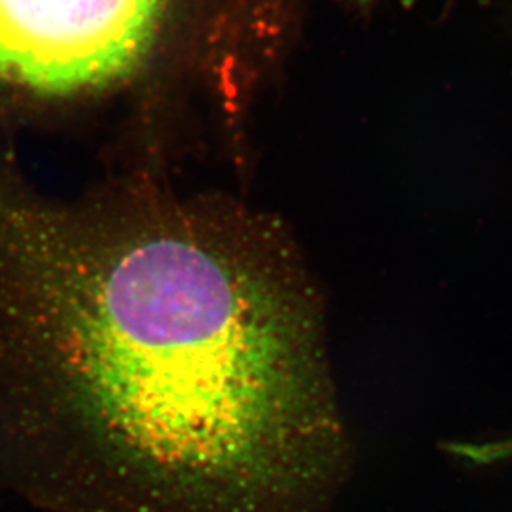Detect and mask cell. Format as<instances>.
<instances>
[{"mask_svg":"<svg viewBox=\"0 0 512 512\" xmlns=\"http://www.w3.org/2000/svg\"><path fill=\"white\" fill-rule=\"evenodd\" d=\"M348 441L279 237H150L0 274V476L47 512H324Z\"/></svg>","mask_w":512,"mask_h":512,"instance_id":"1","label":"cell"},{"mask_svg":"<svg viewBox=\"0 0 512 512\" xmlns=\"http://www.w3.org/2000/svg\"><path fill=\"white\" fill-rule=\"evenodd\" d=\"M168 0H0V78L44 93L128 77L155 42Z\"/></svg>","mask_w":512,"mask_h":512,"instance_id":"2","label":"cell"}]
</instances>
